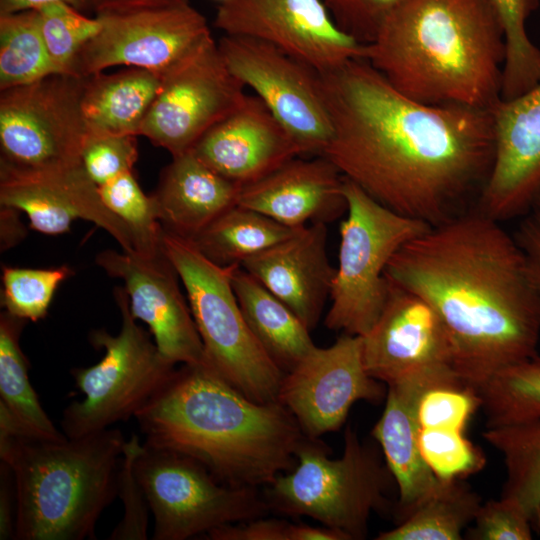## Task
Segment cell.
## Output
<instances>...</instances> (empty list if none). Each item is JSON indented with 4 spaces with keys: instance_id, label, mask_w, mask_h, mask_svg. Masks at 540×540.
Returning a JSON list of instances; mask_svg holds the SVG:
<instances>
[{
    "instance_id": "1f68e13d",
    "label": "cell",
    "mask_w": 540,
    "mask_h": 540,
    "mask_svg": "<svg viewBox=\"0 0 540 540\" xmlns=\"http://www.w3.org/2000/svg\"><path fill=\"white\" fill-rule=\"evenodd\" d=\"M57 73L63 74L49 54L38 12L0 15V91Z\"/></svg>"
},
{
    "instance_id": "681fc988",
    "label": "cell",
    "mask_w": 540,
    "mask_h": 540,
    "mask_svg": "<svg viewBox=\"0 0 540 540\" xmlns=\"http://www.w3.org/2000/svg\"><path fill=\"white\" fill-rule=\"evenodd\" d=\"M289 540H349L348 537L333 528L312 526L304 523H291Z\"/></svg>"
},
{
    "instance_id": "ffe728a7",
    "label": "cell",
    "mask_w": 540,
    "mask_h": 540,
    "mask_svg": "<svg viewBox=\"0 0 540 540\" xmlns=\"http://www.w3.org/2000/svg\"><path fill=\"white\" fill-rule=\"evenodd\" d=\"M0 205L24 212L32 229L48 235L69 231L76 219L93 222L122 251L137 253L129 228L105 206L82 164L40 172L0 171Z\"/></svg>"
},
{
    "instance_id": "277c9868",
    "label": "cell",
    "mask_w": 540,
    "mask_h": 540,
    "mask_svg": "<svg viewBox=\"0 0 540 540\" xmlns=\"http://www.w3.org/2000/svg\"><path fill=\"white\" fill-rule=\"evenodd\" d=\"M505 55L489 0H403L364 58L417 102L491 109L501 99Z\"/></svg>"
},
{
    "instance_id": "7c38bea8",
    "label": "cell",
    "mask_w": 540,
    "mask_h": 540,
    "mask_svg": "<svg viewBox=\"0 0 540 540\" xmlns=\"http://www.w3.org/2000/svg\"><path fill=\"white\" fill-rule=\"evenodd\" d=\"M244 85L228 69L211 33L164 75L139 135L172 157L190 151L244 101Z\"/></svg>"
},
{
    "instance_id": "e575fe53",
    "label": "cell",
    "mask_w": 540,
    "mask_h": 540,
    "mask_svg": "<svg viewBox=\"0 0 540 540\" xmlns=\"http://www.w3.org/2000/svg\"><path fill=\"white\" fill-rule=\"evenodd\" d=\"M98 188L105 206L129 228L137 253L145 256L162 253L164 228L152 196L143 192L133 171L120 174Z\"/></svg>"
},
{
    "instance_id": "5b68a950",
    "label": "cell",
    "mask_w": 540,
    "mask_h": 540,
    "mask_svg": "<svg viewBox=\"0 0 540 540\" xmlns=\"http://www.w3.org/2000/svg\"><path fill=\"white\" fill-rule=\"evenodd\" d=\"M125 443L116 428L63 440L0 437L15 484V539H94L98 518L118 495Z\"/></svg>"
},
{
    "instance_id": "4dcf8cb0",
    "label": "cell",
    "mask_w": 540,
    "mask_h": 540,
    "mask_svg": "<svg viewBox=\"0 0 540 540\" xmlns=\"http://www.w3.org/2000/svg\"><path fill=\"white\" fill-rule=\"evenodd\" d=\"M484 439L504 458L502 499L519 506L531 522L540 510V417L486 428Z\"/></svg>"
},
{
    "instance_id": "603a6c76",
    "label": "cell",
    "mask_w": 540,
    "mask_h": 540,
    "mask_svg": "<svg viewBox=\"0 0 540 540\" xmlns=\"http://www.w3.org/2000/svg\"><path fill=\"white\" fill-rule=\"evenodd\" d=\"M344 176L326 157L296 156L241 187L237 204L297 229L330 223L347 212Z\"/></svg>"
},
{
    "instance_id": "f907efd6",
    "label": "cell",
    "mask_w": 540,
    "mask_h": 540,
    "mask_svg": "<svg viewBox=\"0 0 540 540\" xmlns=\"http://www.w3.org/2000/svg\"><path fill=\"white\" fill-rule=\"evenodd\" d=\"M18 212L15 208L1 205V246L4 249L18 242L25 233Z\"/></svg>"
},
{
    "instance_id": "f546056e",
    "label": "cell",
    "mask_w": 540,
    "mask_h": 540,
    "mask_svg": "<svg viewBox=\"0 0 540 540\" xmlns=\"http://www.w3.org/2000/svg\"><path fill=\"white\" fill-rule=\"evenodd\" d=\"M27 320L6 311L0 315V403L29 433L49 440L66 438L42 408L28 375V360L21 346V332Z\"/></svg>"
},
{
    "instance_id": "ee69618b",
    "label": "cell",
    "mask_w": 540,
    "mask_h": 540,
    "mask_svg": "<svg viewBox=\"0 0 540 540\" xmlns=\"http://www.w3.org/2000/svg\"><path fill=\"white\" fill-rule=\"evenodd\" d=\"M518 219L512 235L525 259L531 280L540 290V188Z\"/></svg>"
},
{
    "instance_id": "b9f144b4",
    "label": "cell",
    "mask_w": 540,
    "mask_h": 540,
    "mask_svg": "<svg viewBox=\"0 0 540 540\" xmlns=\"http://www.w3.org/2000/svg\"><path fill=\"white\" fill-rule=\"evenodd\" d=\"M403 0H322L335 24L357 42L376 38L390 13Z\"/></svg>"
},
{
    "instance_id": "d6986e66",
    "label": "cell",
    "mask_w": 540,
    "mask_h": 540,
    "mask_svg": "<svg viewBox=\"0 0 540 540\" xmlns=\"http://www.w3.org/2000/svg\"><path fill=\"white\" fill-rule=\"evenodd\" d=\"M494 159L476 208L497 221L518 218L540 188V82L492 108Z\"/></svg>"
},
{
    "instance_id": "cb8c5ba5",
    "label": "cell",
    "mask_w": 540,
    "mask_h": 540,
    "mask_svg": "<svg viewBox=\"0 0 540 540\" xmlns=\"http://www.w3.org/2000/svg\"><path fill=\"white\" fill-rule=\"evenodd\" d=\"M240 266L285 303L310 331L316 328L330 298L336 270L327 253V224L301 227Z\"/></svg>"
},
{
    "instance_id": "bcb514c9",
    "label": "cell",
    "mask_w": 540,
    "mask_h": 540,
    "mask_svg": "<svg viewBox=\"0 0 540 540\" xmlns=\"http://www.w3.org/2000/svg\"><path fill=\"white\" fill-rule=\"evenodd\" d=\"M16 493L12 471L3 461L0 465V539H15Z\"/></svg>"
},
{
    "instance_id": "52a82bcc",
    "label": "cell",
    "mask_w": 540,
    "mask_h": 540,
    "mask_svg": "<svg viewBox=\"0 0 540 540\" xmlns=\"http://www.w3.org/2000/svg\"><path fill=\"white\" fill-rule=\"evenodd\" d=\"M162 249L186 291L207 365L249 399L276 401L284 373L244 319L232 286L233 273L240 264L218 265L190 239L166 229Z\"/></svg>"
},
{
    "instance_id": "836d02e7",
    "label": "cell",
    "mask_w": 540,
    "mask_h": 540,
    "mask_svg": "<svg viewBox=\"0 0 540 540\" xmlns=\"http://www.w3.org/2000/svg\"><path fill=\"white\" fill-rule=\"evenodd\" d=\"M502 25L506 55L501 98L512 99L540 82V49L531 41L526 21L538 0H489Z\"/></svg>"
},
{
    "instance_id": "7bdbcfd3",
    "label": "cell",
    "mask_w": 540,
    "mask_h": 540,
    "mask_svg": "<svg viewBox=\"0 0 540 540\" xmlns=\"http://www.w3.org/2000/svg\"><path fill=\"white\" fill-rule=\"evenodd\" d=\"M473 522L465 534L469 540L532 539L530 518L519 506L502 498L481 504Z\"/></svg>"
},
{
    "instance_id": "484cf974",
    "label": "cell",
    "mask_w": 540,
    "mask_h": 540,
    "mask_svg": "<svg viewBox=\"0 0 540 540\" xmlns=\"http://www.w3.org/2000/svg\"><path fill=\"white\" fill-rule=\"evenodd\" d=\"M163 75L128 67L83 77L81 110L88 132L139 135L160 91Z\"/></svg>"
},
{
    "instance_id": "816d5d0a",
    "label": "cell",
    "mask_w": 540,
    "mask_h": 540,
    "mask_svg": "<svg viewBox=\"0 0 540 540\" xmlns=\"http://www.w3.org/2000/svg\"><path fill=\"white\" fill-rule=\"evenodd\" d=\"M532 527L540 533V510L532 520Z\"/></svg>"
},
{
    "instance_id": "ba28073f",
    "label": "cell",
    "mask_w": 540,
    "mask_h": 540,
    "mask_svg": "<svg viewBox=\"0 0 540 540\" xmlns=\"http://www.w3.org/2000/svg\"><path fill=\"white\" fill-rule=\"evenodd\" d=\"M347 216L340 224L338 266L324 325L332 331L363 336L386 302V267L408 241L431 226L399 214L344 177Z\"/></svg>"
},
{
    "instance_id": "ab89813d",
    "label": "cell",
    "mask_w": 540,
    "mask_h": 540,
    "mask_svg": "<svg viewBox=\"0 0 540 540\" xmlns=\"http://www.w3.org/2000/svg\"><path fill=\"white\" fill-rule=\"evenodd\" d=\"M142 448L137 435L126 440L118 476V495L123 503L122 520L112 531L111 540H145L148 538L150 507L137 479L134 461Z\"/></svg>"
},
{
    "instance_id": "f5cc1de1",
    "label": "cell",
    "mask_w": 540,
    "mask_h": 540,
    "mask_svg": "<svg viewBox=\"0 0 540 540\" xmlns=\"http://www.w3.org/2000/svg\"><path fill=\"white\" fill-rule=\"evenodd\" d=\"M219 1H220V3H221V2H224V1H227V0H219Z\"/></svg>"
},
{
    "instance_id": "f6af8a7d",
    "label": "cell",
    "mask_w": 540,
    "mask_h": 540,
    "mask_svg": "<svg viewBox=\"0 0 540 540\" xmlns=\"http://www.w3.org/2000/svg\"><path fill=\"white\" fill-rule=\"evenodd\" d=\"M291 523L265 516L226 524L206 534L211 540H289Z\"/></svg>"
},
{
    "instance_id": "7402d4cb",
    "label": "cell",
    "mask_w": 540,
    "mask_h": 540,
    "mask_svg": "<svg viewBox=\"0 0 540 540\" xmlns=\"http://www.w3.org/2000/svg\"><path fill=\"white\" fill-rule=\"evenodd\" d=\"M445 385L467 384L453 368L425 372L388 384L383 413L371 431L398 486L400 521L441 481L428 467L419 449L417 406L428 389Z\"/></svg>"
},
{
    "instance_id": "4fadbf2b",
    "label": "cell",
    "mask_w": 540,
    "mask_h": 540,
    "mask_svg": "<svg viewBox=\"0 0 540 540\" xmlns=\"http://www.w3.org/2000/svg\"><path fill=\"white\" fill-rule=\"evenodd\" d=\"M218 47L231 73L255 92L302 155H322L332 136V124L320 72L251 37L224 34Z\"/></svg>"
},
{
    "instance_id": "5bb4252c",
    "label": "cell",
    "mask_w": 540,
    "mask_h": 540,
    "mask_svg": "<svg viewBox=\"0 0 540 540\" xmlns=\"http://www.w3.org/2000/svg\"><path fill=\"white\" fill-rule=\"evenodd\" d=\"M96 17L101 28L75 57L71 75L86 77L118 65L165 74L211 33L206 18L190 4Z\"/></svg>"
},
{
    "instance_id": "d6a6232c",
    "label": "cell",
    "mask_w": 540,
    "mask_h": 540,
    "mask_svg": "<svg viewBox=\"0 0 540 540\" xmlns=\"http://www.w3.org/2000/svg\"><path fill=\"white\" fill-rule=\"evenodd\" d=\"M476 392L486 428L540 417V355L498 370Z\"/></svg>"
},
{
    "instance_id": "7a4b0ae2",
    "label": "cell",
    "mask_w": 540,
    "mask_h": 540,
    "mask_svg": "<svg viewBox=\"0 0 540 540\" xmlns=\"http://www.w3.org/2000/svg\"><path fill=\"white\" fill-rule=\"evenodd\" d=\"M385 277L435 310L455 370L475 390L498 370L538 354L540 290L512 233L476 206L408 241Z\"/></svg>"
},
{
    "instance_id": "f35d334b",
    "label": "cell",
    "mask_w": 540,
    "mask_h": 540,
    "mask_svg": "<svg viewBox=\"0 0 540 540\" xmlns=\"http://www.w3.org/2000/svg\"><path fill=\"white\" fill-rule=\"evenodd\" d=\"M478 408L480 399L471 386H435L421 396L417 420L420 428L464 432Z\"/></svg>"
},
{
    "instance_id": "74e56055",
    "label": "cell",
    "mask_w": 540,
    "mask_h": 540,
    "mask_svg": "<svg viewBox=\"0 0 540 540\" xmlns=\"http://www.w3.org/2000/svg\"><path fill=\"white\" fill-rule=\"evenodd\" d=\"M418 444L428 467L443 481L463 479L486 464L483 452L463 431L420 428Z\"/></svg>"
},
{
    "instance_id": "d4e9b609",
    "label": "cell",
    "mask_w": 540,
    "mask_h": 540,
    "mask_svg": "<svg viewBox=\"0 0 540 540\" xmlns=\"http://www.w3.org/2000/svg\"><path fill=\"white\" fill-rule=\"evenodd\" d=\"M241 187L190 150L172 157L151 196L163 228L190 239L237 204Z\"/></svg>"
},
{
    "instance_id": "6da1fadb",
    "label": "cell",
    "mask_w": 540,
    "mask_h": 540,
    "mask_svg": "<svg viewBox=\"0 0 540 540\" xmlns=\"http://www.w3.org/2000/svg\"><path fill=\"white\" fill-rule=\"evenodd\" d=\"M320 75L332 124L322 156L346 179L430 226L476 206L494 159L492 108L417 102L365 58Z\"/></svg>"
},
{
    "instance_id": "7dc6e473",
    "label": "cell",
    "mask_w": 540,
    "mask_h": 540,
    "mask_svg": "<svg viewBox=\"0 0 540 540\" xmlns=\"http://www.w3.org/2000/svg\"><path fill=\"white\" fill-rule=\"evenodd\" d=\"M95 14L147 8L173 7L190 4L189 0H94Z\"/></svg>"
},
{
    "instance_id": "8fae6325",
    "label": "cell",
    "mask_w": 540,
    "mask_h": 540,
    "mask_svg": "<svg viewBox=\"0 0 540 540\" xmlns=\"http://www.w3.org/2000/svg\"><path fill=\"white\" fill-rule=\"evenodd\" d=\"M83 77L52 74L0 91V171L40 172L80 165L88 129Z\"/></svg>"
},
{
    "instance_id": "60d3db41",
    "label": "cell",
    "mask_w": 540,
    "mask_h": 540,
    "mask_svg": "<svg viewBox=\"0 0 540 540\" xmlns=\"http://www.w3.org/2000/svg\"><path fill=\"white\" fill-rule=\"evenodd\" d=\"M138 158L135 135L88 132L81 152V163L97 186L128 171Z\"/></svg>"
},
{
    "instance_id": "f1b7e54d",
    "label": "cell",
    "mask_w": 540,
    "mask_h": 540,
    "mask_svg": "<svg viewBox=\"0 0 540 540\" xmlns=\"http://www.w3.org/2000/svg\"><path fill=\"white\" fill-rule=\"evenodd\" d=\"M481 497L462 479L443 481L399 524L376 540H460L473 522Z\"/></svg>"
},
{
    "instance_id": "9a60e30c",
    "label": "cell",
    "mask_w": 540,
    "mask_h": 540,
    "mask_svg": "<svg viewBox=\"0 0 540 540\" xmlns=\"http://www.w3.org/2000/svg\"><path fill=\"white\" fill-rule=\"evenodd\" d=\"M384 383L372 378L362 358L361 336L343 333L327 348L315 347L285 373L277 400L309 438L338 431L357 401L380 403Z\"/></svg>"
},
{
    "instance_id": "ac0fdd59",
    "label": "cell",
    "mask_w": 540,
    "mask_h": 540,
    "mask_svg": "<svg viewBox=\"0 0 540 540\" xmlns=\"http://www.w3.org/2000/svg\"><path fill=\"white\" fill-rule=\"evenodd\" d=\"M361 345L366 371L386 385L425 372L455 369L452 344L438 314L423 298L389 280L383 310L361 336Z\"/></svg>"
},
{
    "instance_id": "3957f363",
    "label": "cell",
    "mask_w": 540,
    "mask_h": 540,
    "mask_svg": "<svg viewBox=\"0 0 540 540\" xmlns=\"http://www.w3.org/2000/svg\"><path fill=\"white\" fill-rule=\"evenodd\" d=\"M134 417L145 445L187 455L236 487L263 488L291 471L306 437L278 400L249 399L206 363L175 368Z\"/></svg>"
},
{
    "instance_id": "8d00e7d4",
    "label": "cell",
    "mask_w": 540,
    "mask_h": 540,
    "mask_svg": "<svg viewBox=\"0 0 540 540\" xmlns=\"http://www.w3.org/2000/svg\"><path fill=\"white\" fill-rule=\"evenodd\" d=\"M35 10L52 60L63 74L71 75L75 57L99 32V19L91 18L61 1L45 4Z\"/></svg>"
},
{
    "instance_id": "c3c4849f",
    "label": "cell",
    "mask_w": 540,
    "mask_h": 540,
    "mask_svg": "<svg viewBox=\"0 0 540 540\" xmlns=\"http://www.w3.org/2000/svg\"><path fill=\"white\" fill-rule=\"evenodd\" d=\"M57 1L66 2L84 13L96 12L94 0H0V15L33 10Z\"/></svg>"
},
{
    "instance_id": "30bf717a",
    "label": "cell",
    "mask_w": 540,
    "mask_h": 540,
    "mask_svg": "<svg viewBox=\"0 0 540 540\" xmlns=\"http://www.w3.org/2000/svg\"><path fill=\"white\" fill-rule=\"evenodd\" d=\"M134 470L153 515L154 540H185L270 513L260 488L220 483L182 453L143 443Z\"/></svg>"
},
{
    "instance_id": "4316f807",
    "label": "cell",
    "mask_w": 540,
    "mask_h": 540,
    "mask_svg": "<svg viewBox=\"0 0 540 540\" xmlns=\"http://www.w3.org/2000/svg\"><path fill=\"white\" fill-rule=\"evenodd\" d=\"M232 286L250 331L284 374L316 347L299 317L241 266Z\"/></svg>"
},
{
    "instance_id": "44dd1931",
    "label": "cell",
    "mask_w": 540,
    "mask_h": 540,
    "mask_svg": "<svg viewBox=\"0 0 540 540\" xmlns=\"http://www.w3.org/2000/svg\"><path fill=\"white\" fill-rule=\"evenodd\" d=\"M191 151L210 168L241 186L302 156L295 140L261 99L248 94Z\"/></svg>"
},
{
    "instance_id": "d590c367",
    "label": "cell",
    "mask_w": 540,
    "mask_h": 540,
    "mask_svg": "<svg viewBox=\"0 0 540 540\" xmlns=\"http://www.w3.org/2000/svg\"><path fill=\"white\" fill-rule=\"evenodd\" d=\"M70 274L67 266L50 269L3 266L1 305L4 311L27 321L43 319L56 289Z\"/></svg>"
},
{
    "instance_id": "83f0119b",
    "label": "cell",
    "mask_w": 540,
    "mask_h": 540,
    "mask_svg": "<svg viewBox=\"0 0 540 540\" xmlns=\"http://www.w3.org/2000/svg\"><path fill=\"white\" fill-rule=\"evenodd\" d=\"M297 229L236 204L190 240L209 260L228 266L241 264L247 258L290 237Z\"/></svg>"
},
{
    "instance_id": "9c48e42d",
    "label": "cell",
    "mask_w": 540,
    "mask_h": 540,
    "mask_svg": "<svg viewBox=\"0 0 540 540\" xmlns=\"http://www.w3.org/2000/svg\"><path fill=\"white\" fill-rule=\"evenodd\" d=\"M114 296L122 317L120 332L114 336L94 330L93 346L104 349L95 365L72 371L76 387L84 395L63 412L62 431L77 438L127 420L149 400L175 370L162 357L149 334L130 312L128 295L117 287Z\"/></svg>"
},
{
    "instance_id": "2e32d148",
    "label": "cell",
    "mask_w": 540,
    "mask_h": 540,
    "mask_svg": "<svg viewBox=\"0 0 540 540\" xmlns=\"http://www.w3.org/2000/svg\"><path fill=\"white\" fill-rule=\"evenodd\" d=\"M214 25L272 44L320 73L365 57V45L335 24L322 0H227Z\"/></svg>"
},
{
    "instance_id": "e0dca14e",
    "label": "cell",
    "mask_w": 540,
    "mask_h": 540,
    "mask_svg": "<svg viewBox=\"0 0 540 540\" xmlns=\"http://www.w3.org/2000/svg\"><path fill=\"white\" fill-rule=\"evenodd\" d=\"M96 264L123 281L131 314L147 324L164 359L175 365L206 363L179 275L164 251L145 256L104 250L97 254Z\"/></svg>"
},
{
    "instance_id": "8992f818",
    "label": "cell",
    "mask_w": 540,
    "mask_h": 540,
    "mask_svg": "<svg viewBox=\"0 0 540 540\" xmlns=\"http://www.w3.org/2000/svg\"><path fill=\"white\" fill-rule=\"evenodd\" d=\"M319 438L305 437L295 467L263 487L270 511L290 517H310L344 533L349 540L367 537L373 511L387 507L393 478L383 453L347 426L340 458L330 457Z\"/></svg>"
}]
</instances>
